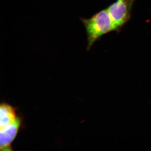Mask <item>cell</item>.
Returning <instances> with one entry per match:
<instances>
[{
  "mask_svg": "<svg viewBox=\"0 0 151 151\" xmlns=\"http://www.w3.org/2000/svg\"><path fill=\"white\" fill-rule=\"evenodd\" d=\"M87 35V51L102 36L113 31V23L107 9L102 10L89 18L81 17Z\"/></svg>",
  "mask_w": 151,
  "mask_h": 151,
  "instance_id": "obj_1",
  "label": "cell"
},
{
  "mask_svg": "<svg viewBox=\"0 0 151 151\" xmlns=\"http://www.w3.org/2000/svg\"><path fill=\"white\" fill-rule=\"evenodd\" d=\"M134 2V0H117L108 6L107 9L114 31H120L131 18Z\"/></svg>",
  "mask_w": 151,
  "mask_h": 151,
  "instance_id": "obj_2",
  "label": "cell"
},
{
  "mask_svg": "<svg viewBox=\"0 0 151 151\" xmlns=\"http://www.w3.org/2000/svg\"><path fill=\"white\" fill-rule=\"evenodd\" d=\"M20 125V118H17L13 124L2 130H0V148L1 151L12 150L11 143L16 137Z\"/></svg>",
  "mask_w": 151,
  "mask_h": 151,
  "instance_id": "obj_3",
  "label": "cell"
},
{
  "mask_svg": "<svg viewBox=\"0 0 151 151\" xmlns=\"http://www.w3.org/2000/svg\"><path fill=\"white\" fill-rule=\"evenodd\" d=\"M17 118L14 108L11 105L3 103L0 106V130L13 124Z\"/></svg>",
  "mask_w": 151,
  "mask_h": 151,
  "instance_id": "obj_4",
  "label": "cell"
}]
</instances>
